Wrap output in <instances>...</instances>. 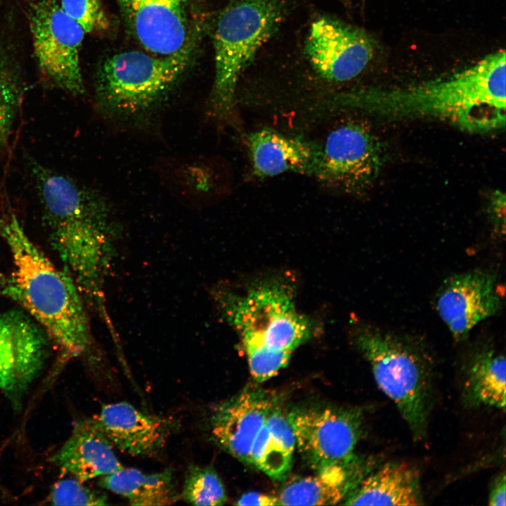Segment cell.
<instances>
[{
    "mask_svg": "<svg viewBox=\"0 0 506 506\" xmlns=\"http://www.w3.org/2000/svg\"><path fill=\"white\" fill-rule=\"evenodd\" d=\"M506 55L493 52L441 78L393 89L366 88L339 96L346 107L388 117H432L472 133L504 129Z\"/></svg>",
    "mask_w": 506,
    "mask_h": 506,
    "instance_id": "1",
    "label": "cell"
},
{
    "mask_svg": "<svg viewBox=\"0 0 506 506\" xmlns=\"http://www.w3.org/2000/svg\"><path fill=\"white\" fill-rule=\"evenodd\" d=\"M31 169L53 249L86 305L103 311L104 286L117 242L106 206L67 175L37 162Z\"/></svg>",
    "mask_w": 506,
    "mask_h": 506,
    "instance_id": "2",
    "label": "cell"
},
{
    "mask_svg": "<svg viewBox=\"0 0 506 506\" xmlns=\"http://www.w3.org/2000/svg\"><path fill=\"white\" fill-rule=\"evenodd\" d=\"M0 236L12 263L10 273L0 274V293L43 328L61 361L84 354L92 336L86 305L72 277L36 245L13 212L0 214Z\"/></svg>",
    "mask_w": 506,
    "mask_h": 506,
    "instance_id": "3",
    "label": "cell"
},
{
    "mask_svg": "<svg viewBox=\"0 0 506 506\" xmlns=\"http://www.w3.org/2000/svg\"><path fill=\"white\" fill-rule=\"evenodd\" d=\"M213 294L241 339L257 382L275 375L313 332L311 321L296 308L292 287L280 280L259 283L242 294L220 289Z\"/></svg>",
    "mask_w": 506,
    "mask_h": 506,
    "instance_id": "4",
    "label": "cell"
},
{
    "mask_svg": "<svg viewBox=\"0 0 506 506\" xmlns=\"http://www.w3.org/2000/svg\"><path fill=\"white\" fill-rule=\"evenodd\" d=\"M355 343L413 438L424 439L432 401V367L427 355L410 339L377 327L358 330Z\"/></svg>",
    "mask_w": 506,
    "mask_h": 506,
    "instance_id": "5",
    "label": "cell"
},
{
    "mask_svg": "<svg viewBox=\"0 0 506 506\" xmlns=\"http://www.w3.org/2000/svg\"><path fill=\"white\" fill-rule=\"evenodd\" d=\"M287 12L286 0H229L221 12L214 37L215 76L211 107L228 113L243 70L275 34Z\"/></svg>",
    "mask_w": 506,
    "mask_h": 506,
    "instance_id": "6",
    "label": "cell"
},
{
    "mask_svg": "<svg viewBox=\"0 0 506 506\" xmlns=\"http://www.w3.org/2000/svg\"><path fill=\"white\" fill-rule=\"evenodd\" d=\"M192 52L162 56L127 51L106 58L95 79V97L101 112L131 117L151 110L179 81Z\"/></svg>",
    "mask_w": 506,
    "mask_h": 506,
    "instance_id": "7",
    "label": "cell"
},
{
    "mask_svg": "<svg viewBox=\"0 0 506 506\" xmlns=\"http://www.w3.org/2000/svg\"><path fill=\"white\" fill-rule=\"evenodd\" d=\"M30 29L38 67L56 87L74 96L85 92L80 49L85 32L56 0H34L28 6Z\"/></svg>",
    "mask_w": 506,
    "mask_h": 506,
    "instance_id": "8",
    "label": "cell"
},
{
    "mask_svg": "<svg viewBox=\"0 0 506 506\" xmlns=\"http://www.w3.org/2000/svg\"><path fill=\"white\" fill-rule=\"evenodd\" d=\"M287 416L299 453L314 470L356 458L354 450L363 429L361 410L309 408L292 410Z\"/></svg>",
    "mask_w": 506,
    "mask_h": 506,
    "instance_id": "9",
    "label": "cell"
},
{
    "mask_svg": "<svg viewBox=\"0 0 506 506\" xmlns=\"http://www.w3.org/2000/svg\"><path fill=\"white\" fill-rule=\"evenodd\" d=\"M129 34L147 52L162 56L193 51L194 0H116Z\"/></svg>",
    "mask_w": 506,
    "mask_h": 506,
    "instance_id": "10",
    "label": "cell"
},
{
    "mask_svg": "<svg viewBox=\"0 0 506 506\" xmlns=\"http://www.w3.org/2000/svg\"><path fill=\"white\" fill-rule=\"evenodd\" d=\"M375 42L364 30L330 17L323 16L311 25L305 53L315 71L335 82L351 80L369 65Z\"/></svg>",
    "mask_w": 506,
    "mask_h": 506,
    "instance_id": "11",
    "label": "cell"
},
{
    "mask_svg": "<svg viewBox=\"0 0 506 506\" xmlns=\"http://www.w3.org/2000/svg\"><path fill=\"white\" fill-rule=\"evenodd\" d=\"M51 341L24 310L0 313V388L14 403L41 370Z\"/></svg>",
    "mask_w": 506,
    "mask_h": 506,
    "instance_id": "12",
    "label": "cell"
},
{
    "mask_svg": "<svg viewBox=\"0 0 506 506\" xmlns=\"http://www.w3.org/2000/svg\"><path fill=\"white\" fill-rule=\"evenodd\" d=\"M382 165L375 136L363 126L346 124L332 131L321 145L316 177L349 190L371 184Z\"/></svg>",
    "mask_w": 506,
    "mask_h": 506,
    "instance_id": "13",
    "label": "cell"
},
{
    "mask_svg": "<svg viewBox=\"0 0 506 506\" xmlns=\"http://www.w3.org/2000/svg\"><path fill=\"white\" fill-rule=\"evenodd\" d=\"M502 306L495 275L483 270L450 276L436 298L438 314L457 341L465 339L481 321L499 313Z\"/></svg>",
    "mask_w": 506,
    "mask_h": 506,
    "instance_id": "14",
    "label": "cell"
},
{
    "mask_svg": "<svg viewBox=\"0 0 506 506\" xmlns=\"http://www.w3.org/2000/svg\"><path fill=\"white\" fill-rule=\"evenodd\" d=\"M275 407V399L269 393L246 389L214 408L210 417L212 438L230 455L250 465L254 440Z\"/></svg>",
    "mask_w": 506,
    "mask_h": 506,
    "instance_id": "15",
    "label": "cell"
},
{
    "mask_svg": "<svg viewBox=\"0 0 506 506\" xmlns=\"http://www.w3.org/2000/svg\"><path fill=\"white\" fill-rule=\"evenodd\" d=\"M114 447L132 455H151L164 446L172 421L141 411L126 402L108 403L94 417Z\"/></svg>",
    "mask_w": 506,
    "mask_h": 506,
    "instance_id": "16",
    "label": "cell"
},
{
    "mask_svg": "<svg viewBox=\"0 0 506 506\" xmlns=\"http://www.w3.org/2000/svg\"><path fill=\"white\" fill-rule=\"evenodd\" d=\"M253 171L260 177L286 171L317 176L321 145L263 129L246 138Z\"/></svg>",
    "mask_w": 506,
    "mask_h": 506,
    "instance_id": "17",
    "label": "cell"
},
{
    "mask_svg": "<svg viewBox=\"0 0 506 506\" xmlns=\"http://www.w3.org/2000/svg\"><path fill=\"white\" fill-rule=\"evenodd\" d=\"M113 446L95 418L77 422L51 460L63 472L84 482L123 468Z\"/></svg>",
    "mask_w": 506,
    "mask_h": 506,
    "instance_id": "18",
    "label": "cell"
},
{
    "mask_svg": "<svg viewBox=\"0 0 506 506\" xmlns=\"http://www.w3.org/2000/svg\"><path fill=\"white\" fill-rule=\"evenodd\" d=\"M372 469L368 461L357 457L346 463L325 467L314 475L298 478L286 484L278 496L280 505L338 504Z\"/></svg>",
    "mask_w": 506,
    "mask_h": 506,
    "instance_id": "19",
    "label": "cell"
},
{
    "mask_svg": "<svg viewBox=\"0 0 506 506\" xmlns=\"http://www.w3.org/2000/svg\"><path fill=\"white\" fill-rule=\"evenodd\" d=\"M348 505H420V476L413 467L389 462L366 474L342 502Z\"/></svg>",
    "mask_w": 506,
    "mask_h": 506,
    "instance_id": "20",
    "label": "cell"
},
{
    "mask_svg": "<svg viewBox=\"0 0 506 506\" xmlns=\"http://www.w3.org/2000/svg\"><path fill=\"white\" fill-rule=\"evenodd\" d=\"M506 363L503 354L488 346L470 356L462 389L465 404L470 408L493 407L505 410Z\"/></svg>",
    "mask_w": 506,
    "mask_h": 506,
    "instance_id": "21",
    "label": "cell"
},
{
    "mask_svg": "<svg viewBox=\"0 0 506 506\" xmlns=\"http://www.w3.org/2000/svg\"><path fill=\"white\" fill-rule=\"evenodd\" d=\"M295 446L287 416L275 406L254 440L250 465L272 479L283 480L291 469Z\"/></svg>",
    "mask_w": 506,
    "mask_h": 506,
    "instance_id": "22",
    "label": "cell"
},
{
    "mask_svg": "<svg viewBox=\"0 0 506 506\" xmlns=\"http://www.w3.org/2000/svg\"><path fill=\"white\" fill-rule=\"evenodd\" d=\"M99 484L124 496L133 505H169L181 497L169 469L145 474L136 469L123 467L101 476Z\"/></svg>",
    "mask_w": 506,
    "mask_h": 506,
    "instance_id": "23",
    "label": "cell"
},
{
    "mask_svg": "<svg viewBox=\"0 0 506 506\" xmlns=\"http://www.w3.org/2000/svg\"><path fill=\"white\" fill-rule=\"evenodd\" d=\"M24 90L18 62L11 51L0 46V152L11 132Z\"/></svg>",
    "mask_w": 506,
    "mask_h": 506,
    "instance_id": "24",
    "label": "cell"
},
{
    "mask_svg": "<svg viewBox=\"0 0 506 506\" xmlns=\"http://www.w3.org/2000/svg\"><path fill=\"white\" fill-rule=\"evenodd\" d=\"M180 495L195 505H222L226 501L224 486L216 472L198 465L188 468Z\"/></svg>",
    "mask_w": 506,
    "mask_h": 506,
    "instance_id": "25",
    "label": "cell"
},
{
    "mask_svg": "<svg viewBox=\"0 0 506 506\" xmlns=\"http://www.w3.org/2000/svg\"><path fill=\"white\" fill-rule=\"evenodd\" d=\"M60 5L86 33L103 32L110 27L101 0H61Z\"/></svg>",
    "mask_w": 506,
    "mask_h": 506,
    "instance_id": "26",
    "label": "cell"
},
{
    "mask_svg": "<svg viewBox=\"0 0 506 506\" xmlns=\"http://www.w3.org/2000/svg\"><path fill=\"white\" fill-rule=\"evenodd\" d=\"M77 479L58 481L50 495L51 503L56 505H105V493L85 486Z\"/></svg>",
    "mask_w": 506,
    "mask_h": 506,
    "instance_id": "27",
    "label": "cell"
},
{
    "mask_svg": "<svg viewBox=\"0 0 506 506\" xmlns=\"http://www.w3.org/2000/svg\"><path fill=\"white\" fill-rule=\"evenodd\" d=\"M489 212L495 229L503 235L505 226V197L503 193L497 191L492 196Z\"/></svg>",
    "mask_w": 506,
    "mask_h": 506,
    "instance_id": "28",
    "label": "cell"
},
{
    "mask_svg": "<svg viewBox=\"0 0 506 506\" xmlns=\"http://www.w3.org/2000/svg\"><path fill=\"white\" fill-rule=\"evenodd\" d=\"M237 505H280L278 496H272L258 492H249L243 494L235 502Z\"/></svg>",
    "mask_w": 506,
    "mask_h": 506,
    "instance_id": "29",
    "label": "cell"
},
{
    "mask_svg": "<svg viewBox=\"0 0 506 506\" xmlns=\"http://www.w3.org/2000/svg\"><path fill=\"white\" fill-rule=\"evenodd\" d=\"M505 474L502 472L495 476L491 484L488 505L505 506Z\"/></svg>",
    "mask_w": 506,
    "mask_h": 506,
    "instance_id": "30",
    "label": "cell"
}]
</instances>
